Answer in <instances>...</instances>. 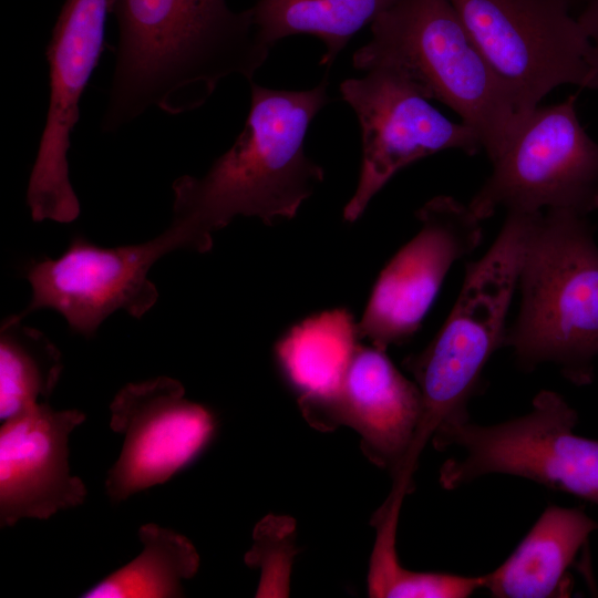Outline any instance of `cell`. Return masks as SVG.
<instances>
[{"mask_svg":"<svg viewBox=\"0 0 598 598\" xmlns=\"http://www.w3.org/2000/svg\"><path fill=\"white\" fill-rule=\"evenodd\" d=\"M111 13L117 45L104 133L152 107L169 115L194 111L230 75L252 82L271 51L249 9L234 11L226 0H112Z\"/></svg>","mask_w":598,"mask_h":598,"instance_id":"cell-1","label":"cell"},{"mask_svg":"<svg viewBox=\"0 0 598 598\" xmlns=\"http://www.w3.org/2000/svg\"><path fill=\"white\" fill-rule=\"evenodd\" d=\"M250 109L234 144L200 177L173 183L171 227L183 249L207 252L213 234L235 217L272 226L293 218L323 182L324 169L305 152L315 116L329 103L327 75L310 90L288 91L250 82Z\"/></svg>","mask_w":598,"mask_h":598,"instance_id":"cell-2","label":"cell"},{"mask_svg":"<svg viewBox=\"0 0 598 598\" xmlns=\"http://www.w3.org/2000/svg\"><path fill=\"white\" fill-rule=\"evenodd\" d=\"M370 25L354 69L395 70L425 99L451 107L477 133L491 162L506 148L526 115L450 0H398Z\"/></svg>","mask_w":598,"mask_h":598,"instance_id":"cell-3","label":"cell"},{"mask_svg":"<svg viewBox=\"0 0 598 598\" xmlns=\"http://www.w3.org/2000/svg\"><path fill=\"white\" fill-rule=\"evenodd\" d=\"M517 289L519 311L504 347L524 369L551 362L571 382L589 383L598 354V247L587 216L530 213Z\"/></svg>","mask_w":598,"mask_h":598,"instance_id":"cell-4","label":"cell"},{"mask_svg":"<svg viewBox=\"0 0 598 598\" xmlns=\"http://www.w3.org/2000/svg\"><path fill=\"white\" fill-rule=\"evenodd\" d=\"M529 215L507 213L489 249L466 266L460 295L441 330L403 362L421 394L420 420L403 458L406 468H416L425 445L443 425L468 419L466 408L482 372L504 347Z\"/></svg>","mask_w":598,"mask_h":598,"instance_id":"cell-5","label":"cell"},{"mask_svg":"<svg viewBox=\"0 0 598 598\" xmlns=\"http://www.w3.org/2000/svg\"><path fill=\"white\" fill-rule=\"evenodd\" d=\"M577 412L556 392L542 391L523 416L494 425L467 420L443 425L432 437L439 451L458 447L441 468L453 489L489 474L534 481L598 504V441L574 432Z\"/></svg>","mask_w":598,"mask_h":598,"instance_id":"cell-6","label":"cell"},{"mask_svg":"<svg viewBox=\"0 0 598 598\" xmlns=\"http://www.w3.org/2000/svg\"><path fill=\"white\" fill-rule=\"evenodd\" d=\"M527 116L559 85L598 89L591 43L570 0H450Z\"/></svg>","mask_w":598,"mask_h":598,"instance_id":"cell-7","label":"cell"},{"mask_svg":"<svg viewBox=\"0 0 598 598\" xmlns=\"http://www.w3.org/2000/svg\"><path fill=\"white\" fill-rule=\"evenodd\" d=\"M577 95L537 106L506 148L468 207L481 219L497 210L566 209L587 216L598 209V143L581 126Z\"/></svg>","mask_w":598,"mask_h":598,"instance_id":"cell-8","label":"cell"},{"mask_svg":"<svg viewBox=\"0 0 598 598\" xmlns=\"http://www.w3.org/2000/svg\"><path fill=\"white\" fill-rule=\"evenodd\" d=\"M365 72L340 84L342 100L358 117L362 145L358 185L343 209L349 223L412 163L444 150L474 155L483 148L471 126L450 121L395 70L378 66Z\"/></svg>","mask_w":598,"mask_h":598,"instance_id":"cell-9","label":"cell"},{"mask_svg":"<svg viewBox=\"0 0 598 598\" xmlns=\"http://www.w3.org/2000/svg\"><path fill=\"white\" fill-rule=\"evenodd\" d=\"M112 0H65L47 48L49 106L27 204L34 221H73L80 203L69 177L71 133L80 100L104 49Z\"/></svg>","mask_w":598,"mask_h":598,"instance_id":"cell-10","label":"cell"},{"mask_svg":"<svg viewBox=\"0 0 598 598\" xmlns=\"http://www.w3.org/2000/svg\"><path fill=\"white\" fill-rule=\"evenodd\" d=\"M176 249L183 246L171 226L146 243L114 248L74 238L58 259L47 258L29 268L32 297L17 317L22 319L37 309H53L85 337L94 334L116 310L141 318L158 298L156 287L147 278L151 267Z\"/></svg>","mask_w":598,"mask_h":598,"instance_id":"cell-11","label":"cell"},{"mask_svg":"<svg viewBox=\"0 0 598 598\" xmlns=\"http://www.w3.org/2000/svg\"><path fill=\"white\" fill-rule=\"evenodd\" d=\"M415 216L419 233L381 270L358 322L360 339L383 350L415 334L452 265L482 241V220L452 196L433 197Z\"/></svg>","mask_w":598,"mask_h":598,"instance_id":"cell-12","label":"cell"},{"mask_svg":"<svg viewBox=\"0 0 598 598\" xmlns=\"http://www.w3.org/2000/svg\"><path fill=\"white\" fill-rule=\"evenodd\" d=\"M110 411L111 429L124 439L105 481L114 502L171 480L200 455L216 427L209 409L168 377L126 384Z\"/></svg>","mask_w":598,"mask_h":598,"instance_id":"cell-13","label":"cell"},{"mask_svg":"<svg viewBox=\"0 0 598 598\" xmlns=\"http://www.w3.org/2000/svg\"><path fill=\"white\" fill-rule=\"evenodd\" d=\"M79 410L38 403L3 421L0 429V522L48 519L81 505L85 484L70 472L69 439L85 420Z\"/></svg>","mask_w":598,"mask_h":598,"instance_id":"cell-14","label":"cell"},{"mask_svg":"<svg viewBox=\"0 0 598 598\" xmlns=\"http://www.w3.org/2000/svg\"><path fill=\"white\" fill-rule=\"evenodd\" d=\"M420 414L416 383L395 368L386 350L359 343L337 396L322 415L352 427L368 456L393 474L411 445Z\"/></svg>","mask_w":598,"mask_h":598,"instance_id":"cell-15","label":"cell"},{"mask_svg":"<svg viewBox=\"0 0 598 598\" xmlns=\"http://www.w3.org/2000/svg\"><path fill=\"white\" fill-rule=\"evenodd\" d=\"M359 340L352 313L336 308L303 319L276 342L278 368L308 419L318 423L337 396Z\"/></svg>","mask_w":598,"mask_h":598,"instance_id":"cell-16","label":"cell"},{"mask_svg":"<svg viewBox=\"0 0 598 598\" xmlns=\"http://www.w3.org/2000/svg\"><path fill=\"white\" fill-rule=\"evenodd\" d=\"M598 529L578 508L548 506L507 559L484 575V588L497 598H548L561 594L567 569Z\"/></svg>","mask_w":598,"mask_h":598,"instance_id":"cell-17","label":"cell"},{"mask_svg":"<svg viewBox=\"0 0 598 598\" xmlns=\"http://www.w3.org/2000/svg\"><path fill=\"white\" fill-rule=\"evenodd\" d=\"M398 0H258L249 11L270 49L290 35L310 34L326 47L319 64L329 70L351 38Z\"/></svg>","mask_w":598,"mask_h":598,"instance_id":"cell-18","label":"cell"},{"mask_svg":"<svg viewBox=\"0 0 598 598\" xmlns=\"http://www.w3.org/2000/svg\"><path fill=\"white\" fill-rule=\"evenodd\" d=\"M142 551L85 590L84 598H175L198 570L199 556L184 535L154 523L137 532Z\"/></svg>","mask_w":598,"mask_h":598,"instance_id":"cell-19","label":"cell"},{"mask_svg":"<svg viewBox=\"0 0 598 598\" xmlns=\"http://www.w3.org/2000/svg\"><path fill=\"white\" fill-rule=\"evenodd\" d=\"M8 318L0 331V417L2 421L48 399L63 369L56 346L41 331Z\"/></svg>","mask_w":598,"mask_h":598,"instance_id":"cell-20","label":"cell"},{"mask_svg":"<svg viewBox=\"0 0 598 598\" xmlns=\"http://www.w3.org/2000/svg\"><path fill=\"white\" fill-rule=\"evenodd\" d=\"M484 588V575L413 571L399 560L395 543H375L370 556L368 594L377 598H466Z\"/></svg>","mask_w":598,"mask_h":598,"instance_id":"cell-21","label":"cell"},{"mask_svg":"<svg viewBox=\"0 0 598 598\" xmlns=\"http://www.w3.org/2000/svg\"><path fill=\"white\" fill-rule=\"evenodd\" d=\"M577 21L591 43V63L598 69V0H586Z\"/></svg>","mask_w":598,"mask_h":598,"instance_id":"cell-22","label":"cell"},{"mask_svg":"<svg viewBox=\"0 0 598 598\" xmlns=\"http://www.w3.org/2000/svg\"><path fill=\"white\" fill-rule=\"evenodd\" d=\"M570 1H571L573 6H574L575 3H578V2H581V1H585V2H586V0H570Z\"/></svg>","mask_w":598,"mask_h":598,"instance_id":"cell-23","label":"cell"}]
</instances>
